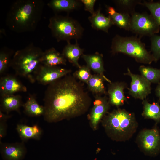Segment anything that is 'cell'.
I'll use <instances>...</instances> for the list:
<instances>
[{"mask_svg": "<svg viewBox=\"0 0 160 160\" xmlns=\"http://www.w3.org/2000/svg\"><path fill=\"white\" fill-rule=\"evenodd\" d=\"M124 85L121 83H111L108 90L110 104L116 107L122 105L126 100L124 94Z\"/></svg>", "mask_w": 160, "mask_h": 160, "instance_id": "19", "label": "cell"}, {"mask_svg": "<svg viewBox=\"0 0 160 160\" xmlns=\"http://www.w3.org/2000/svg\"><path fill=\"white\" fill-rule=\"evenodd\" d=\"M113 54L121 53L134 58L137 62L150 64L154 61L152 55L145 48V43L137 36H123L116 35L113 38L111 46Z\"/></svg>", "mask_w": 160, "mask_h": 160, "instance_id": "5", "label": "cell"}, {"mask_svg": "<svg viewBox=\"0 0 160 160\" xmlns=\"http://www.w3.org/2000/svg\"><path fill=\"white\" fill-rule=\"evenodd\" d=\"M81 3L80 0H52L47 3V5L55 12H68L78 8Z\"/></svg>", "mask_w": 160, "mask_h": 160, "instance_id": "22", "label": "cell"}, {"mask_svg": "<svg viewBox=\"0 0 160 160\" xmlns=\"http://www.w3.org/2000/svg\"><path fill=\"white\" fill-rule=\"evenodd\" d=\"M156 94L160 99V84L157 87L156 89Z\"/></svg>", "mask_w": 160, "mask_h": 160, "instance_id": "34", "label": "cell"}, {"mask_svg": "<svg viewBox=\"0 0 160 160\" xmlns=\"http://www.w3.org/2000/svg\"><path fill=\"white\" fill-rule=\"evenodd\" d=\"M141 5L145 6L149 9L150 14L160 27V1L154 2L152 1H143Z\"/></svg>", "mask_w": 160, "mask_h": 160, "instance_id": "29", "label": "cell"}, {"mask_svg": "<svg viewBox=\"0 0 160 160\" xmlns=\"http://www.w3.org/2000/svg\"><path fill=\"white\" fill-rule=\"evenodd\" d=\"M15 53L12 49L6 47L1 49L0 51V75L6 74L10 67Z\"/></svg>", "mask_w": 160, "mask_h": 160, "instance_id": "26", "label": "cell"}, {"mask_svg": "<svg viewBox=\"0 0 160 160\" xmlns=\"http://www.w3.org/2000/svg\"><path fill=\"white\" fill-rule=\"evenodd\" d=\"M131 16L130 31L140 37H151L159 32L160 27L151 14L135 12Z\"/></svg>", "mask_w": 160, "mask_h": 160, "instance_id": "7", "label": "cell"}, {"mask_svg": "<svg viewBox=\"0 0 160 160\" xmlns=\"http://www.w3.org/2000/svg\"><path fill=\"white\" fill-rule=\"evenodd\" d=\"M48 28L52 36L58 42L80 39L84 29L76 20L68 16L55 15L49 20Z\"/></svg>", "mask_w": 160, "mask_h": 160, "instance_id": "6", "label": "cell"}, {"mask_svg": "<svg viewBox=\"0 0 160 160\" xmlns=\"http://www.w3.org/2000/svg\"><path fill=\"white\" fill-rule=\"evenodd\" d=\"M16 129L22 141L24 142L31 139L39 140L42 134V130L37 124L30 126L18 124Z\"/></svg>", "mask_w": 160, "mask_h": 160, "instance_id": "18", "label": "cell"}, {"mask_svg": "<svg viewBox=\"0 0 160 160\" xmlns=\"http://www.w3.org/2000/svg\"><path fill=\"white\" fill-rule=\"evenodd\" d=\"M0 143V151L4 160H23L27 153L24 142Z\"/></svg>", "mask_w": 160, "mask_h": 160, "instance_id": "11", "label": "cell"}, {"mask_svg": "<svg viewBox=\"0 0 160 160\" xmlns=\"http://www.w3.org/2000/svg\"><path fill=\"white\" fill-rule=\"evenodd\" d=\"M26 87L15 76L4 75L0 79V96L14 95L19 92H26Z\"/></svg>", "mask_w": 160, "mask_h": 160, "instance_id": "13", "label": "cell"}, {"mask_svg": "<svg viewBox=\"0 0 160 160\" xmlns=\"http://www.w3.org/2000/svg\"><path fill=\"white\" fill-rule=\"evenodd\" d=\"M44 5L41 0L16 1L7 14V26L17 33L34 31L41 19Z\"/></svg>", "mask_w": 160, "mask_h": 160, "instance_id": "2", "label": "cell"}, {"mask_svg": "<svg viewBox=\"0 0 160 160\" xmlns=\"http://www.w3.org/2000/svg\"><path fill=\"white\" fill-rule=\"evenodd\" d=\"M23 106L25 113L29 116L38 117L44 114V106L40 105L34 97L32 95H30Z\"/></svg>", "mask_w": 160, "mask_h": 160, "instance_id": "23", "label": "cell"}, {"mask_svg": "<svg viewBox=\"0 0 160 160\" xmlns=\"http://www.w3.org/2000/svg\"><path fill=\"white\" fill-rule=\"evenodd\" d=\"M84 51L83 49L80 47L76 41L74 44H71L70 42H67L62 54L67 60L79 68L81 66L79 63V60L83 54Z\"/></svg>", "mask_w": 160, "mask_h": 160, "instance_id": "21", "label": "cell"}, {"mask_svg": "<svg viewBox=\"0 0 160 160\" xmlns=\"http://www.w3.org/2000/svg\"><path fill=\"white\" fill-rule=\"evenodd\" d=\"M95 98L89 115L90 125L94 130L97 129L99 123L107 112L110 104L105 97L96 95Z\"/></svg>", "mask_w": 160, "mask_h": 160, "instance_id": "12", "label": "cell"}, {"mask_svg": "<svg viewBox=\"0 0 160 160\" xmlns=\"http://www.w3.org/2000/svg\"><path fill=\"white\" fill-rule=\"evenodd\" d=\"M71 71V70L57 66H49L41 64L36 76V80L39 84L45 85L66 76Z\"/></svg>", "mask_w": 160, "mask_h": 160, "instance_id": "8", "label": "cell"}, {"mask_svg": "<svg viewBox=\"0 0 160 160\" xmlns=\"http://www.w3.org/2000/svg\"><path fill=\"white\" fill-rule=\"evenodd\" d=\"M44 102V119L52 123L84 114L92 99L82 84L68 74L48 85Z\"/></svg>", "mask_w": 160, "mask_h": 160, "instance_id": "1", "label": "cell"}, {"mask_svg": "<svg viewBox=\"0 0 160 160\" xmlns=\"http://www.w3.org/2000/svg\"><path fill=\"white\" fill-rule=\"evenodd\" d=\"M119 12L131 16L135 12L137 5H141V0H115L113 1Z\"/></svg>", "mask_w": 160, "mask_h": 160, "instance_id": "25", "label": "cell"}, {"mask_svg": "<svg viewBox=\"0 0 160 160\" xmlns=\"http://www.w3.org/2000/svg\"><path fill=\"white\" fill-rule=\"evenodd\" d=\"M138 139L140 145L146 153L156 154L160 149V134L156 128L146 129L140 134Z\"/></svg>", "mask_w": 160, "mask_h": 160, "instance_id": "9", "label": "cell"}, {"mask_svg": "<svg viewBox=\"0 0 160 160\" xmlns=\"http://www.w3.org/2000/svg\"><path fill=\"white\" fill-rule=\"evenodd\" d=\"M139 69L142 76L150 83H157L160 80V69L142 65Z\"/></svg>", "mask_w": 160, "mask_h": 160, "instance_id": "28", "label": "cell"}, {"mask_svg": "<svg viewBox=\"0 0 160 160\" xmlns=\"http://www.w3.org/2000/svg\"><path fill=\"white\" fill-rule=\"evenodd\" d=\"M108 16L113 25L121 28L130 31L131 16L129 15L118 12L113 7L106 6Z\"/></svg>", "mask_w": 160, "mask_h": 160, "instance_id": "15", "label": "cell"}, {"mask_svg": "<svg viewBox=\"0 0 160 160\" xmlns=\"http://www.w3.org/2000/svg\"><path fill=\"white\" fill-rule=\"evenodd\" d=\"M151 41V51L152 53L154 61L160 59V36L156 34L150 37Z\"/></svg>", "mask_w": 160, "mask_h": 160, "instance_id": "31", "label": "cell"}, {"mask_svg": "<svg viewBox=\"0 0 160 160\" xmlns=\"http://www.w3.org/2000/svg\"><path fill=\"white\" fill-rule=\"evenodd\" d=\"M81 57L84 60L87 65L94 72L102 76L105 80L111 84V81L107 79L103 73L105 71L103 60V55L96 52L90 55L83 54Z\"/></svg>", "mask_w": 160, "mask_h": 160, "instance_id": "14", "label": "cell"}, {"mask_svg": "<svg viewBox=\"0 0 160 160\" xmlns=\"http://www.w3.org/2000/svg\"><path fill=\"white\" fill-rule=\"evenodd\" d=\"M92 27L97 30L108 33L109 28L113 24L110 18L106 17L100 12V8L94 13L88 17Z\"/></svg>", "mask_w": 160, "mask_h": 160, "instance_id": "20", "label": "cell"}, {"mask_svg": "<svg viewBox=\"0 0 160 160\" xmlns=\"http://www.w3.org/2000/svg\"><path fill=\"white\" fill-rule=\"evenodd\" d=\"M22 97L19 95L1 96L0 110L7 114L13 111L20 113V108L23 106Z\"/></svg>", "mask_w": 160, "mask_h": 160, "instance_id": "16", "label": "cell"}, {"mask_svg": "<svg viewBox=\"0 0 160 160\" xmlns=\"http://www.w3.org/2000/svg\"><path fill=\"white\" fill-rule=\"evenodd\" d=\"M67 60L62 54L53 47L43 52L41 61L42 64L49 66L66 65Z\"/></svg>", "mask_w": 160, "mask_h": 160, "instance_id": "17", "label": "cell"}, {"mask_svg": "<svg viewBox=\"0 0 160 160\" xmlns=\"http://www.w3.org/2000/svg\"><path fill=\"white\" fill-rule=\"evenodd\" d=\"M81 1L84 5V9L85 11L89 12L91 15L93 14L95 12L94 6L96 0H81Z\"/></svg>", "mask_w": 160, "mask_h": 160, "instance_id": "32", "label": "cell"}, {"mask_svg": "<svg viewBox=\"0 0 160 160\" xmlns=\"http://www.w3.org/2000/svg\"><path fill=\"white\" fill-rule=\"evenodd\" d=\"M44 52L40 48L31 44L25 48L16 51L12 60L11 67L16 75L33 83L36 81L38 69L41 64Z\"/></svg>", "mask_w": 160, "mask_h": 160, "instance_id": "4", "label": "cell"}, {"mask_svg": "<svg viewBox=\"0 0 160 160\" xmlns=\"http://www.w3.org/2000/svg\"><path fill=\"white\" fill-rule=\"evenodd\" d=\"M125 75L129 76L131 79L130 94L135 98L143 100L151 92V83L142 75L132 73L127 68Z\"/></svg>", "mask_w": 160, "mask_h": 160, "instance_id": "10", "label": "cell"}, {"mask_svg": "<svg viewBox=\"0 0 160 160\" xmlns=\"http://www.w3.org/2000/svg\"><path fill=\"white\" fill-rule=\"evenodd\" d=\"M104 78L99 74L92 75L87 83L89 89L96 95H100L105 94V90L104 84Z\"/></svg>", "mask_w": 160, "mask_h": 160, "instance_id": "24", "label": "cell"}, {"mask_svg": "<svg viewBox=\"0 0 160 160\" xmlns=\"http://www.w3.org/2000/svg\"><path fill=\"white\" fill-rule=\"evenodd\" d=\"M143 116L145 118L160 121V106L157 103L151 104L144 100Z\"/></svg>", "mask_w": 160, "mask_h": 160, "instance_id": "27", "label": "cell"}, {"mask_svg": "<svg viewBox=\"0 0 160 160\" xmlns=\"http://www.w3.org/2000/svg\"><path fill=\"white\" fill-rule=\"evenodd\" d=\"M103 125L110 137L120 141L130 138L137 127L134 114L121 109L114 110L105 116Z\"/></svg>", "mask_w": 160, "mask_h": 160, "instance_id": "3", "label": "cell"}, {"mask_svg": "<svg viewBox=\"0 0 160 160\" xmlns=\"http://www.w3.org/2000/svg\"><path fill=\"white\" fill-rule=\"evenodd\" d=\"M90 69L87 65H83L76 71L73 76L76 78L86 84L92 77Z\"/></svg>", "mask_w": 160, "mask_h": 160, "instance_id": "30", "label": "cell"}, {"mask_svg": "<svg viewBox=\"0 0 160 160\" xmlns=\"http://www.w3.org/2000/svg\"><path fill=\"white\" fill-rule=\"evenodd\" d=\"M7 119H0V142L6 135L7 125L6 122Z\"/></svg>", "mask_w": 160, "mask_h": 160, "instance_id": "33", "label": "cell"}]
</instances>
